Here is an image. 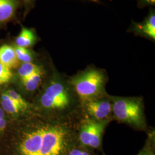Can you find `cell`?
I'll use <instances>...</instances> for the list:
<instances>
[{
	"label": "cell",
	"mask_w": 155,
	"mask_h": 155,
	"mask_svg": "<svg viewBox=\"0 0 155 155\" xmlns=\"http://www.w3.org/2000/svg\"><path fill=\"white\" fill-rule=\"evenodd\" d=\"M105 80V75L102 70L90 67L73 78L72 83L81 98L91 100L102 93Z\"/></svg>",
	"instance_id": "cell-1"
},
{
	"label": "cell",
	"mask_w": 155,
	"mask_h": 155,
	"mask_svg": "<svg viewBox=\"0 0 155 155\" xmlns=\"http://www.w3.org/2000/svg\"><path fill=\"white\" fill-rule=\"evenodd\" d=\"M117 118L122 122L140 127L144 124L143 107L139 100L129 98H117L113 106Z\"/></svg>",
	"instance_id": "cell-2"
},
{
	"label": "cell",
	"mask_w": 155,
	"mask_h": 155,
	"mask_svg": "<svg viewBox=\"0 0 155 155\" xmlns=\"http://www.w3.org/2000/svg\"><path fill=\"white\" fill-rule=\"evenodd\" d=\"M40 102L42 106L48 109H66L70 103V96L66 88L59 82L51 84L42 95Z\"/></svg>",
	"instance_id": "cell-3"
},
{
	"label": "cell",
	"mask_w": 155,
	"mask_h": 155,
	"mask_svg": "<svg viewBox=\"0 0 155 155\" xmlns=\"http://www.w3.org/2000/svg\"><path fill=\"white\" fill-rule=\"evenodd\" d=\"M107 121L87 120L81 127L79 140L83 146L98 149L101 145L102 136Z\"/></svg>",
	"instance_id": "cell-4"
},
{
	"label": "cell",
	"mask_w": 155,
	"mask_h": 155,
	"mask_svg": "<svg viewBox=\"0 0 155 155\" xmlns=\"http://www.w3.org/2000/svg\"><path fill=\"white\" fill-rule=\"evenodd\" d=\"M127 31L154 41L155 40V11L151 10L149 15L142 22H132Z\"/></svg>",
	"instance_id": "cell-5"
},
{
	"label": "cell",
	"mask_w": 155,
	"mask_h": 155,
	"mask_svg": "<svg viewBox=\"0 0 155 155\" xmlns=\"http://www.w3.org/2000/svg\"><path fill=\"white\" fill-rule=\"evenodd\" d=\"M86 106L89 114L98 121L105 119L110 114L112 109L110 103L106 100H90Z\"/></svg>",
	"instance_id": "cell-6"
},
{
	"label": "cell",
	"mask_w": 155,
	"mask_h": 155,
	"mask_svg": "<svg viewBox=\"0 0 155 155\" xmlns=\"http://www.w3.org/2000/svg\"><path fill=\"white\" fill-rule=\"evenodd\" d=\"M15 48L10 45H4L0 47V63L11 69L18 64Z\"/></svg>",
	"instance_id": "cell-7"
},
{
	"label": "cell",
	"mask_w": 155,
	"mask_h": 155,
	"mask_svg": "<svg viewBox=\"0 0 155 155\" xmlns=\"http://www.w3.org/2000/svg\"><path fill=\"white\" fill-rule=\"evenodd\" d=\"M38 40V37L32 29L22 27L16 40L17 46L28 48L32 46Z\"/></svg>",
	"instance_id": "cell-8"
},
{
	"label": "cell",
	"mask_w": 155,
	"mask_h": 155,
	"mask_svg": "<svg viewBox=\"0 0 155 155\" xmlns=\"http://www.w3.org/2000/svg\"><path fill=\"white\" fill-rule=\"evenodd\" d=\"M17 7L16 0H0V22H5L11 18Z\"/></svg>",
	"instance_id": "cell-9"
},
{
	"label": "cell",
	"mask_w": 155,
	"mask_h": 155,
	"mask_svg": "<svg viewBox=\"0 0 155 155\" xmlns=\"http://www.w3.org/2000/svg\"><path fill=\"white\" fill-rule=\"evenodd\" d=\"M41 71L42 70L40 67L32 63H23L18 70V73L21 81H22Z\"/></svg>",
	"instance_id": "cell-10"
},
{
	"label": "cell",
	"mask_w": 155,
	"mask_h": 155,
	"mask_svg": "<svg viewBox=\"0 0 155 155\" xmlns=\"http://www.w3.org/2000/svg\"><path fill=\"white\" fill-rule=\"evenodd\" d=\"M1 104L3 109L9 113L16 114L22 111L16 103L6 93L2 94Z\"/></svg>",
	"instance_id": "cell-11"
},
{
	"label": "cell",
	"mask_w": 155,
	"mask_h": 155,
	"mask_svg": "<svg viewBox=\"0 0 155 155\" xmlns=\"http://www.w3.org/2000/svg\"><path fill=\"white\" fill-rule=\"evenodd\" d=\"M42 71L34 74L31 77L21 81V82L28 91H32L37 89L41 81Z\"/></svg>",
	"instance_id": "cell-12"
},
{
	"label": "cell",
	"mask_w": 155,
	"mask_h": 155,
	"mask_svg": "<svg viewBox=\"0 0 155 155\" xmlns=\"http://www.w3.org/2000/svg\"><path fill=\"white\" fill-rule=\"evenodd\" d=\"M15 50L18 61L23 63H32L33 61V55L32 52L27 48L16 46Z\"/></svg>",
	"instance_id": "cell-13"
},
{
	"label": "cell",
	"mask_w": 155,
	"mask_h": 155,
	"mask_svg": "<svg viewBox=\"0 0 155 155\" xmlns=\"http://www.w3.org/2000/svg\"><path fill=\"white\" fill-rule=\"evenodd\" d=\"M6 93L8 94L12 99L16 103L22 111L27 110L29 108L28 102L15 90H8Z\"/></svg>",
	"instance_id": "cell-14"
},
{
	"label": "cell",
	"mask_w": 155,
	"mask_h": 155,
	"mask_svg": "<svg viewBox=\"0 0 155 155\" xmlns=\"http://www.w3.org/2000/svg\"><path fill=\"white\" fill-rule=\"evenodd\" d=\"M12 76L11 70L0 63V85L9 82Z\"/></svg>",
	"instance_id": "cell-15"
},
{
	"label": "cell",
	"mask_w": 155,
	"mask_h": 155,
	"mask_svg": "<svg viewBox=\"0 0 155 155\" xmlns=\"http://www.w3.org/2000/svg\"><path fill=\"white\" fill-rule=\"evenodd\" d=\"M68 155H91L86 150L72 147L69 151Z\"/></svg>",
	"instance_id": "cell-16"
},
{
	"label": "cell",
	"mask_w": 155,
	"mask_h": 155,
	"mask_svg": "<svg viewBox=\"0 0 155 155\" xmlns=\"http://www.w3.org/2000/svg\"><path fill=\"white\" fill-rule=\"evenodd\" d=\"M138 4L140 8H144L150 5H155V0H138Z\"/></svg>",
	"instance_id": "cell-17"
},
{
	"label": "cell",
	"mask_w": 155,
	"mask_h": 155,
	"mask_svg": "<svg viewBox=\"0 0 155 155\" xmlns=\"http://www.w3.org/2000/svg\"><path fill=\"white\" fill-rule=\"evenodd\" d=\"M143 155H155L153 150L152 149L150 144H147V145L144 148V150L141 152Z\"/></svg>",
	"instance_id": "cell-18"
},
{
	"label": "cell",
	"mask_w": 155,
	"mask_h": 155,
	"mask_svg": "<svg viewBox=\"0 0 155 155\" xmlns=\"http://www.w3.org/2000/svg\"><path fill=\"white\" fill-rule=\"evenodd\" d=\"M6 125V120L4 118L1 119L0 120V132L3 130Z\"/></svg>",
	"instance_id": "cell-19"
},
{
	"label": "cell",
	"mask_w": 155,
	"mask_h": 155,
	"mask_svg": "<svg viewBox=\"0 0 155 155\" xmlns=\"http://www.w3.org/2000/svg\"><path fill=\"white\" fill-rule=\"evenodd\" d=\"M25 3L27 6H30L32 5L35 1V0H24Z\"/></svg>",
	"instance_id": "cell-20"
},
{
	"label": "cell",
	"mask_w": 155,
	"mask_h": 155,
	"mask_svg": "<svg viewBox=\"0 0 155 155\" xmlns=\"http://www.w3.org/2000/svg\"><path fill=\"white\" fill-rule=\"evenodd\" d=\"M4 110L1 108H0V120L4 118Z\"/></svg>",
	"instance_id": "cell-21"
},
{
	"label": "cell",
	"mask_w": 155,
	"mask_h": 155,
	"mask_svg": "<svg viewBox=\"0 0 155 155\" xmlns=\"http://www.w3.org/2000/svg\"><path fill=\"white\" fill-rule=\"evenodd\" d=\"M89 1H92V2H96V3H98V2H99V1H98V0H89Z\"/></svg>",
	"instance_id": "cell-22"
},
{
	"label": "cell",
	"mask_w": 155,
	"mask_h": 155,
	"mask_svg": "<svg viewBox=\"0 0 155 155\" xmlns=\"http://www.w3.org/2000/svg\"><path fill=\"white\" fill-rule=\"evenodd\" d=\"M138 155H142V153H141V152H140V153H139V154H138Z\"/></svg>",
	"instance_id": "cell-23"
}]
</instances>
